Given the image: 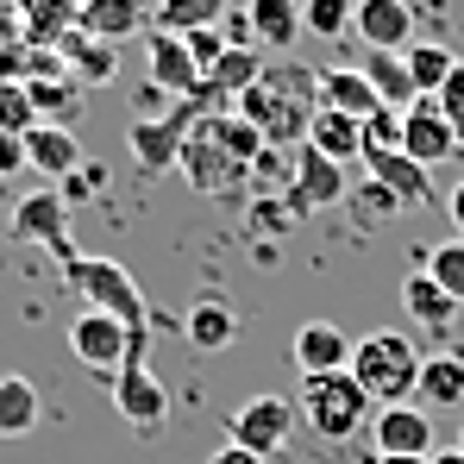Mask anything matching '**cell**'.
I'll return each instance as SVG.
<instances>
[{
	"instance_id": "obj_34",
	"label": "cell",
	"mask_w": 464,
	"mask_h": 464,
	"mask_svg": "<svg viewBox=\"0 0 464 464\" xmlns=\"http://www.w3.org/2000/svg\"><path fill=\"white\" fill-rule=\"evenodd\" d=\"M420 270H427V276H433L452 302H464V238H459V232H452L446 245H433V251L420 257Z\"/></svg>"
},
{
	"instance_id": "obj_12",
	"label": "cell",
	"mask_w": 464,
	"mask_h": 464,
	"mask_svg": "<svg viewBox=\"0 0 464 464\" xmlns=\"http://www.w3.org/2000/svg\"><path fill=\"white\" fill-rule=\"evenodd\" d=\"M401 151L433 169V163H452V157L464 151V139H459V126H452L433 101H420V107L401 113Z\"/></svg>"
},
{
	"instance_id": "obj_3",
	"label": "cell",
	"mask_w": 464,
	"mask_h": 464,
	"mask_svg": "<svg viewBox=\"0 0 464 464\" xmlns=\"http://www.w3.org/2000/svg\"><path fill=\"white\" fill-rule=\"evenodd\" d=\"M420 352H414V339L408 333H364L358 345H352V377L358 389L377 401V408H401V401H414V389H420Z\"/></svg>"
},
{
	"instance_id": "obj_38",
	"label": "cell",
	"mask_w": 464,
	"mask_h": 464,
	"mask_svg": "<svg viewBox=\"0 0 464 464\" xmlns=\"http://www.w3.org/2000/svg\"><path fill=\"white\" fill-rule=\"evenodd\" d=\"M182 44H188V57H195V70H201V76L227 57V32H220V25H201V32H188Z\"/></svg>"
},
{
	"instance_id": "obj_37",
	"label": "cell",
	"mask_w": 464,
	"mask_h": 464,
	"mask_svg": "<svg viewBox=\"0 0 464 464\" xmlns=\"http://www.w3.org/2000/svg\"><path fill=\"white\" fill-rule=\"evenodd\" d=\"M0 132H13V139L38 132V107H32L25 82H0Z\"/></svg>"
},
{
	"instance_id": "obj_21",
	"label": "cell",
	"mask_w": 464,
	"mask_h": 464,
	"mask_svg": "<svg viewBox=\"0 0 464 464\" xmlns=\"http://www.w3.org/2000/svg\"><path fill=\"white\" fill-rule=\"evenodd\" d=\"M245 19L257 51H289L302 38V0H245Z\"/></svg>"
},
{
	"instance_id": "obj_26",
	"label": "cell",
	"mask_w": 464,
	"mask_h": 464,
	"mask_svg": "<svg viewBox=\"0 0 464 464\" xmlns=\"http://www.w3.org/2000/svg\"><path fill=\"white\" fill-rule=\"evenodd\" d=\"M264 70H270V63H264V51H257V44H227V57L208 70V94H214V101H238V94L264 76Z\"/></svg>"
},
{
	"instance_id": "obj_13",
	"label": "cell",
	"mask_w": 464,
	"mask_h": 464,
	"mask_svg": "<svg viewBox=\"0 0 464 464\" xmlns=\"http://www.w3.org/2000/svg\"><path fill=\"white\" fill-rule=\"evenodd\" d=\"M113 408H120V420H126L132 433H157V427L169 420V395H163V383H157L151 364H126V371H120Z\"/></svg>"
},
{
	"instance_id": "obj_42",
	"label": "cell",
	"mask_w": 464,
	"mask_h": 464,
	"mask_svg": "<svg viewBox=\"0 0 464 464\" xmlns=\"http://www.w3.org/2000/svg\"><path fill=\"white\" fill-rule=\"evenodd\" d=\"M25 38V0H0V44Z\"/></svg>"
},
{
	"instance_id": "obj_19",
	"label": "cell",
	"mask_w": 464,
	"mask_h": 464,
	"mask_svg": "<svg viewBox=\"0 0 464 464\" xmlns=\"http://www.w3.org/2000/svg\"><path fill=\"white\" fill-rule=\"evenodd\" d=\"M364 169L383 182V188H395L408 208H427L433 201V182H427V163H414V157L401 151V145H389V151H364Z\"/></svg>"
},
{
	"instance_id": "obj_15",
	"label": "cell",
	"mask_w": 464,
	"mask_h": 464,
	"mask_svg": "<svg viewBox=\"0 0 464 464\" xmlns=\"http://www.w3.org/2000/svg\"><path fill=\"white\" fill-rule=\"evenodd\" d=\"M352 38H364V51H408L414 44V6L408 0H358Z\"/></svg>"
},
{
	"instance_id": "obj_20",
	"label": "cell",
	"mask_w": 464,
	"mask_h": 464,
	"mask_svg": "<svg viewBox=\"0 0 464 464\" xmlns=\"http://www.w3.org/2000/svg\"><path fill=\"white\" fill-rule=\"evenodd\" d=\"M308 151L333 157V163H364V120H352V113H333V107H320L308 126Z\"/></svg>"
},
{
	"instance_id": "obj_23",
	"label": "cell",
	"mask_w": 464,
	"mask_h": 464,
	"mask_svg": "<svg viewBox=\"0 0 464 464\" xmlns=\"http://www.w3.org/2000/svg\"><path fill=\"white\" fill-rule=\"evenodd\" d=\"M25 163L32 169H44L51 176V188L63 182V176H76L82 169V145L70 126H38V132H25Z\"/></svg>"
},
{
	"instance_id": "obj_6",
	"label": "cell",
	"mask_w": 464,
	"mask_h": 464,
	"mask_svg": "<svg viewBox=\"0 0 464 464\" xmlns=\"http://www.w3.org/2000/svg\"><path fill=\"white\" fill-rule=\"evenodd\" d=\"M302 420H308L320 440H352V433H364L377 414V401L358 389V377L352 371H326V377H302Z\"/></svg>"
},
{
	"instance_id": "obj_29",
	"label": "cell",
	"mask_w": 464,
	"mask_h": 464,
	"mask_svg": "<svg viewBox=\"0 0 464 464\" xmlns=\"http://www.w3.org/2000/svg\"><path fill=\"white\" fill-rule=\"evenodd\" d=\"M182 333H188L195 352H227L232 339H238V314L227 302H195L188 320H182Z\"/></svg>"
},
{
	"instance_id": "obj_7",
	"label": "cell",
	"mask_w": 464,
	"mask_h": 464,
	"mask_svg": "<svg viewBox=\"0 0 464 464\" xmlns=\"http://www.w3.org/2000/svg\"><path fill=\"white\" fill-rule=\"evenodd\" d=\"M208 107H220V101L201 88L195 101H176L169 113H145V120H132V126H126V151H132V163H139L145 176L176 169V163H182V145H188V132H195V120H201Z\"/></svg>"
},
{
	"instance_id": "obj_2",
	"label": "cell",
	"mask_w": 464,
	"mask_h": 464,
	"mask_svg": "<svg viewBox=\"0 0 464 464\" xmlns=\"http://www.w3.org/2000/svg\"><path fill=\"white\" fill-rule=\"evenodd\" d=\"M232 113L251 120L270 151H295V145H308V126L320 113V76H308L302 63H270L232 101Z\"/></svg>"
},
{
	"instance_id": "obj_10",
	"label": "cell",
	"mask_w": 464,
	"mask_h": 464,
	"mask_svg": "<svg viewBox=\"0 0 464 464\" xmlns=\"http://www.w3.org/2000/svg\"><path fill=\"white\" fill-rule=\"evenodd\" d=\"M352 195V182H345V163H333V157L320 151H295V169H289V188H283V201H289V214L295 220H308L320 208H339Z\"/></svg>"
},
{
	"instance_id": "obj_24",
	"label": "cell",
	"mask_w": 464,
	"mask_h": 464,
	"mask_svg": "<svg viewBox=\"0 0 464 464\" xmlns=\"http://www.w3.org/2000/svg\"><path fill=\"white\" fill-rule=\"evenodd\" d=\"M320 107H333V113H352V120H371L383 101H377V88L364 82V70H352V63H333V70H320Z\"/></svg>"
},
{
	"instance_id": "obj_39",
	"label": "cell",
	"mask_w": 464,
	"mask_h": 464,
	"mask_svg": "<svg viewBox=\"0 0 464 464\" xmlns=\"http://www.w3.org/2000/svg\"><path fill=\"white\" fill-rule=\"evenodd\" d=\"M433 107H440V113H446L452 126H459V139H464V57H459V70L446 76V88L433 94Z\"/></svg>"
},
{
	"instance_id": "obj_9",
	"label": "cell",
	"mask_w": 464,
	"mask_h": 464,
	"mask_svg": "<svg viewBox=\"0 0 464 464\" xmlns=\"http://www.w3.org/2000/svg\"><path fill=\"white\" fill-rule=\"evenodd\" d=\"M6 232H13L19 245H44L57 264H70V257H76V245H70V201H63L57 188H32V195L13 208Z\"/></svg>"
},
{
	"instance_id": "obj_28",
	"label": "cell",
	"mask_w": 464,
	"mask_h": 464,
	"mask_svg": "<svg viewBox=\"0 0 464 464\" xmlns=\"http://www.w3.org/2000/svg\"><path fill=\"white\" fill-rule=\"evenodd\" d=\"M82 25V0H25V38L32 44H63Z\"/></svg>"
},
{
	"instance_id": "obj_27",
	"label": "cell",
	"mask_w": 464,
	"mask_h": 464,
	"mask_svg": "<svg viewBox=\"0 0 464 464\" xmlns=\"http://www.w3.org/2000/svg\"><path fill=\"white\" fill-rule=\"evenodd\" d=\"M420 408H459L464 401V352H440L420 364Z\"/></svg>"
},
{
	"instance_id": "obj_41",
	"label": "cell",
	"mask_w": 464,
	"mask_h": 464,
	"mask_svg": "<svg viewBox=\"0 0 464 464\" xmlns=\"http://www.w3.org/2000/svg\"><path fill=\"white\" fill-rule=\"evenodd\" d=\"M19 169H32V163H25V139L0 132V182H6V176H19Z\"/></svg>"
},
{
	"instance_id": "obj_47",
	"label": "cell",
	"mask_w": 464,
	"mask_h": 464,
	"mask_svg": "<svg viewBox=\"0 0 464 464\" xmlns=\"http://www.w3.org/2000/svg\"><path fill=\"white\" fill-rule=\"evenodd\" d=\"M459 452H464V433H459Z\"/></svg>"
},
{
	"instance_id": "obj_25",
	"label": "cell",
	"mask_w": 464,
	"mask_h": 464,
	"mask_svg": "<svg viewBox=\"0 0 464 464\" xmlns=\"http://www.w3.org/2000/svg\"><path fill=\"white\" fill-rule=\"evenodd\" d=\"M401 308H408V320L414 326H427V333H446L452 326V314H459V302L427 276V270H408L401 276Z\"/></svg>"
},
{
	"instance_id": "obj_18",
	"label": "cell",
	"mask_w": 464,
	"mask_h": 464,
	"mask_svg": "<svg viewBox=\"0 0 464 464\" xmlns=\"http://www.w3.org/2000/svg\"><path fill=\"white\" fill-rule=\"evenodd\" d=\"M151 13H157V0H82V25H76V32L120 44V38L145 32V19H151Z\"/></svg>"
},
{
	"instance_id": "obj_40",
	"label": "cell",
	"mask_w": 464,
	"mask_h": 464,
	"mask_svg": "<svg viewBox=\"0 0 464 464\" xmlns=\"http://www.w3.org/2000/svg\"><path fill=\"white\" fill-rule=\"evenodd\" d=\"M101 182H107V169H101V163H82L76 176H63V182H57V195H63V201H82V195H94Z\"/></svg>"
},
{
	"instance_id": "obj_45",
	"label": "cell",
	"mask_w": 464,
	"mask_h": 464,
	"mask_svg": "<svg viewBox=\"0 0 464 464\" xmlns=\"http://www.w3.org/2000/svg\"><path fill=\"white\" fill-rule=\"evenodd\" d=\"M433 464H464V452L452 446V452H433Z\"/></svg>"
},
{
	"instance_id": "obj_14",
	"label": "cell",
	"mask_w": 464,
	"mask_h": 464,
	"mask_svg": "<svg viewBox=\"0 0 464 464\" xmlns=\"http://www.w3.org/2000/svg\"><path fill=\"white\" fill-rule=\"evenodd\" d=\"M145 57H151V88H163L169 101H195L208 88V76L195 70V57H188V44L176 32H151L145 38Z\"/></svg>"
},
{
	"instance_id": "obj_11",
	"label": "cell",
	"mask_w": 464,
	"mask_h": 464,
	"mask_svg": "<svg viewBox=\"0 0 464 464\" xmlns=\"http://www.w3.org/2000/svg\"><path fill=\"white\" fill-rule=\"evenodd\" d=\"M371 446H377V459H433V420H427V408L420 401L377 408Z\"/></svg>"
},
{
	"instance_id": "obj_43",
	"label": "cell",
	"mask_w": 464,
	"mask_h": 464,
	"mask_svg": "<svg viewBox=\"0 0 464 464\" xmlns=\"http://www.w3.org/2000/svg\"><path fill=\"white\" fill-rule=\"evenodd\" d=\"M208 464H264V459H257V452H245V446H232V440H227V446H220V452H214Z\"/></svg>"
},
{
	"instance_id": "obj_8",
	"label": "cell",
	"mask_w": 464,
	"mask_h": 464,
	"mask_svg": "<svg viewBox=\"0 0 464 464\" xmlns=\"http://www.w3.org/2000/svg\"><path fill=\"white\" fill-rule=\"evenodd\" d=\"M295 420H302V408H295L289 395H251V401L232 408L227 433H232V446H245V452H257V459H276V452L289 446Z\"/></svg>"
},
{
	"instance_id": "obj_17",
	"label": "cell",
	"mask_w": 464,
	"mask_h": 464,
	"mask_svg": "<svg viewBox=\"0 0 464 464\" xmlns=\"http://www.w3.org/2000/svg\"><path fill=\"white\" fill-rule=\"evenodd\" d=\"M57 57H63V70H70L76 88H107V82H120V44H107V38L70 32V38L57 44Z\"/></svg>"
},
{
	"instance_id": "obj_31",
	"label": "cell",
	"mask_w": 464,
	"mask_h": 464,
	"mask_svg": "<svg viewBox=\"0 0 464 464\" xmlns=\"http://www.w3.org/2000/svg\"><path fill=\"white\" fill-rule=\"evenodd\" d=\"M220 19H227V0H157L151 32H176V38H188V32L220 25Z\"/></svg>"
},
{
	"instance_id": "obj_36",
	"label": "cell",
	"mask_w": 464,
	"mask_h": 464,
	"mask_svg": "<svg viewBox=\"0 0 464 464\" xmlns=\"http://www.w3.org/2000/svg\"><path fill=\"white\" fill-rule=\"evenodd\" d=\"M352 208H358V220H371V227H383V220H395V214H401L408 201H401L395 188H383L377 176H364V182L352 188Z\"/></svg>"
},
{
	"instance_id": "obj_32",
	"label": "cell",
	"mask_w": 464,
	"mask_h": 464,
	"mask_svg": "<svg viewBox=\"0 0 464 464\" xmlns=\"http://www.w3.org/2000/svg\"><path fill=\"white\" fill-rule=\"evenodd\" d=\"M401 57H408V76H414V88H420V101H433V94L446 88V76L459 70V57H452L446 44H433V38H414Z\"/></svg>"
},
{
	"instance_id": "obj_35",
	"label": "cell",
	"mask_w": 464,
	"mask_h": 464,
	"mask_svg": "<svg viewBox=\"0 0 464 464\" xmlns=\"http://www.w3.org/2000/svg\"><path fill=\"white\" fill-rule=\"evenodd\" d=\"M358 19V0H302V32L314 38H345Z\"/></svg>"
},
{
	"instance_id": "obj_33",
	"label": "cell",
	"mask_w": 464,
	"mask_h": 464,
	"mask_svg": "<svg viewBox=\"0 0 464 464\" xmlns=\"http://www.w3.org/2000/svg\"><path fill=\"white\" fill-rule=\"evenodd\" d=\"M25 94L38 107V126H63L76 113V82L70 76H38V82H25Z\"/></svg>"
},
{
	"instance_id": "obj_16",
	"label": "cell",
	"mask_w": 464,
	"mask_h": 464,
	"mask_svg": "<svg viewBox=\"0 0 464 464\" xmlns=\"http://www.w3.org/2000/svg\"><path fill=\"white\" fill-rule=\"evenodd\" d=\"M295 371L302 377H326V371H352V339L333 326V320H308L302 333H295Z\"/></svg>"
},
{
	"instance_id": "obj_5",
	"label": "cell",
	"mask_w": 464,
	"mask_h": 464,
	"mask_svg": "<svg viewBox=\"0 0 464 464\" xmlns=\"http://www.w3.org/2000/svg\"><path fill=\"white\" fill-rule=\"evenodd\" d=\"M63 283H70V295H76L82 308L113 314V320H126V326H151V320H145V289L132 283V270H126L120 257H88V251H76V257L63 264Z\"/></svg>"
},
{
	"instance_id": "obj_46",
	"label": "cell",
	"mask_w": 464,
	"mask_h": 464,
	"mask_svg": "<svg viewBox=\"0 0 464 464\" xmlns=\"http://www.w3.org/2000/svg\"><path fill=\"white\" fill-rule=\"evenodd\" d=\"M377 464H433V459H377Z\"/></svg>"
},
{
	"instance_id": "obj_30",
	"label": "cell",
	"mask_w": 464,
	"mask_h": 464,
	"mask_svg": "<svg viewBox=\"0 0 464 464\" xmlns=\"http://www.w3.org/2000/svg\"><path fill=\"white\" fill-rule=\"evenodd\" d=\"M38 414H44L38 389L25 377H0V440H25L38 427Z\"/></svg>"
},
{
	"instance_id": "obj_1",
	"label": "cell",
	"mask_w": 464,
	"mask_h": 464,
	"mask_svg": "<svg viewBox=\"0 0 464 464\" xmlns=\"http://www.w3.org/2000/svg\"><path fill=\"white\" fill-rule=\"evenodd\" d=\"M264 132L251 126V120H238L232 107H208L201 120H195V132H188V145H182V182L195 188V195H232L245 176H257V163H264Z\"/></svg>"
},
{
	"instance_id": "obj_44",
	"label": "cell",
	"mask_w": 464,
	"mask_h": 464,
	"mask_svg": "<svg viewBox=\"0 0 464 464\" xmlns=\"http://www.w3.org/2000/svg\"><path fill=\"white\" fill-rule=\"evenodd\" d=\"M446 214H452V227H459V238H464V182L452 188V201H446Z\"/></svg>"
},
{
	"instance_id": "obj_4",
	"label": "cell",
	"mask_w": 464,
	"mask_h": 464,
	"mask_svg": "<svg viewBox=\"0 0 464 464\" xmlns=\"http://www.w3.org/2000/svg\"><path fill=\"white\" fill-rule=\"evenodd\" d=\"M145 345H151V326H126V320L94 308H76V320H70V352L82 358V371L107 389L120 383L126 364H145Z\"/></svg>"
},
{
	"instance_id": "obj_22",
	"label": "cell",
	"mask_w": 464,
	"mask_h": 464,
	"mask_svg": "<svg viewBox=\"0 0 464 464\" xmlns=\"http://www.w3.org/2000/svg\"><path fill=\"white\" fill-rule=\"evenodd\" d=\"M358 70H364V82L377 88L383 107H395V113L420 107V88H414V76H408V57H401V51H364Z\"/></svg>"
}]
</instances>
